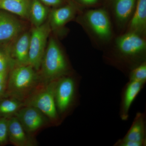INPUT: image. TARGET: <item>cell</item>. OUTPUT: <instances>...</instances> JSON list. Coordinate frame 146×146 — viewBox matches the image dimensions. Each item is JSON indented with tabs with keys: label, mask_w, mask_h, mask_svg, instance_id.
<instances>
[{
	"label": "cell",
	"mask_w": 146,
	"mask_h": 146,
	"mask_svg": "<svg viewBox=\"0 0 146 146\" xmlns=\"http://www.w3.org/2000/svg\"><path fill=\"white\" fill-rule=\"evenodd\" d=\"M29 134L33 133L46 125L50 120L39 109L24 106L14 115Z\"/></svg>",
	"instance_id": "cell-8"
},
{
	"label": "cell",
	"mask_w": 146,
	"mask_h": 146,
	"mask_svg": "<svg viewBox=\"0 0 146 146\" xmlns=\"http://www.w3.org/2000/svg\"><path fill=\"white\" fill-rule=\"evenodd\" d=\"M146 37L125 32L115 39L110 56L114 63L129 70L145 61Z\"/></svg>",
	"instance_id": "cell-1"
},
{
	"label": "cell",
	"mask_w": 146,
	"mask_h": 146,
	"mask_svg": "<svg viewBox=\"0 0 146 146\" xmlns=\"http://www.w3.org/2000/svg\"><path fill=\"white\" fill-rule=\"evenodd\" d=\"M16 66L9 51L0 48V72H9Z\"/></svg>",
	"instance_id": "cell-20"
},
{
	"label": "cell",
	"mask_w": 146,
	"mask_h": 146,
	"mask_svg": "<svg viewBox=\"0 0 146 146\" xmlns=\"http://www.w3.org/2000/svg\"><path fill=\"white\" fill-rule=\"evenodd\" d=\"M82 5L85 6H93L97 5L99 0H78Z\"/></svg>",
	"instance_id": "cell-24"
},
{
	"label": "cell",
	"mask_w": 146,
	"mask_h": 146,
	"mask_svg": "<svg viewBox=\"0 0 146 146\" xmlns=\"http://www.w3.org/2000/svg\"><path fill=\"white\" fill-rule=\"evenodd\" d=\"M126 30L146 37V0H137L135 10Z\"/></svg>",
	"instance_id": "cell-14"
},
{
	"label": "cell",
	"mask_w": 146,
	"mask_h": 146,
	"mask_svg": "<svg viewBox=\"0 0 146 146\" xmlns=\"http://www.w3.org/2000/svg\"><path fill=\"white\" fill-rule=\"evenodd\" d=\"M30 0H0V9L29 19Z\"/></svg>",
	"instance_id": "cell-17"
},
{
	"label": "cell",
	"mask_w": 146,
	"mask_h": 146,
	"mask_svg": "<svg viewBox=\"0 0 146 146\" xmlns=\"http://www.w3.org/2000/svg\"><path fill=\"white\" fill-rule=\"evenodd\" d=\"M52 30L48 22L34 27L30 33L29 65L39 70L44 56L47 41Z\"/></svg>",
	"instance_id": "cell-6"
},
{
	"label": "cell",
	"mask_w": 146,
	"mask_h": 146,
	"mask_svg": "<svg viewBox=\"0 0 146 146\" xmlns=\"http://www.w3.org/2000/svg\"><path fill=\"white\" fill-rule=\"evenodd\" d=\"M41 82L39 74L30 65L16 66L9 74L6 96L24 102Z\"/></svg>",
	"instance_id": "cell-4"
},
{
	"label": "cell",
	"mask_w": 146,
	"mask_h": 146,
	"mask_svg": "<svg viewBox=\"0 0 146 146\" xmlns=\"http://www.w3.org/2000/svg\"><path fill=\"white\" fill-rule=\"evenodd\" d=\"M77 83L75 79L70 74L56 81L54 98L59 115L66 113L74 104L76 98Z\"/></svg>",
	"instance_id": "cell-7"
},
{
	"label": "cell",
	"mask_w": 146,
	"mask_h": 146,
	"mask_svg": "<svg viewBox=\"0 0 146 146\" xmlns=\"http://www.w3.org/2000/svg\"><path fill=\"white\" fill-rule=\"evenodd\" d=\"M46 5L57 7L61 6L63 0H39Z\"/></svg>",
	"instance_id": "cell-23"
},
{
	"label": "cell",
	"mask_w": 146,
	"mask_h": 146,
	"mask_svg": "<svg viewBox=\"0 0 146 146\" xmlns=\"http://www.w3.org/2000/svg\"><path fill=\"white\" fill-rule=\"evenodd\" d=\"M8 97L0 100V117L9 118L13 117L24 106L23 102L12 97Z\"/></svg>",
	"instance_id": "cell-19"
},
{
	"label": "cell",
	"mask_w": 146,
	"mask_h": 146,
	"mask_svg": "<svg viewBox=\"0 0 146 146\" xmlns=\"http://www.w3.org/2000/svg\"><path fill=\"white\" fill-rule=\"evenodd\" d=\"M20 21L7 13L0 11V42L14 39L21 33Z\"/></svg>",
	"instance_id": "cell-15"
},
{
	"label": "cell",
	"mask_w": 146,
	"mask_h": 146,
	"mask_svg": "<svg viewBox=\"0 0 146 146\" xmlns=\"http://www.w3.org/2000/svg\"><path fill=\"white\" fill-rule=\"evenodd\" d=\"M7 84H0V100L6 96Z\"/></svg>",
	"instance_id": "cell-26"
},
{
	"label": "cell",
	"mask_w": 146,
	"mask_h": 146,
	"mask_svg": "<svg viewBox=\"0 0 146 146\" xmlns=\"http://www.w3.org/2000/svg\"><path fill=\"white\" fill-rule=\"evenodd\" d=\"M137 0H114L111 13L116 28L120 32L126 30L135 10Z\"/></svg>",
	"instance_id": "cell-10"
},
{
	"label": "cell",
	"mask_w": 146,
	"mask_h": 146,
	"mask_svg": "<svg viewBox=\"0 0 146 146\" xmlns=\"http://www.w3.org/2000/svg\"><path fill=\"white\" fill-rule=\"evenodd\" d=\"M146 144L145 115L138 112L125 136L117 142L115 146H144Z\"/></svg>",
	"instance_id": "cell-9"
},
{
	"label": "cell",
	"mask_w": 146,
	"mask_h": 146,
	"mask_svg": "<svg viewBox=\"0 0 146 146\" xmlns=\"http://www.w3.org/2000/svg\"><path fill=\"white\" fill-rule=\"evenodd\" d=\"M39 75L41 82L47 83L57 80L70 74L67 57L57 40H49L41 63Z\"/></svg>",
	"instance_id": "cell-3"
},
{
	"label": "cell",
	"mask_w": 146,
	"mask_h": 146,
	"mask_svg": "<svg viewBox=\"0 0 146 146\" xmlns=\"http://www.w3.org/2000/svg\"><path fill=\"white\" fill-rule=\"evenodd\" d=\"M145 84L140 82L130 81L123 90L120 108V115L121 119L126 121L129 118L130 107Z\"/></svg>",
	"instance_id": "cell-13"
},
{
	"label": "cell",
	"mask_w": 146,
	"mask_h": 146,
	"mask_svg": "<svg viewBox=\"0 0 146 146\" xmlns=\"http://www.w3.org/2000/svg\"><path fill=\"white\" fill-rule=\"evenodd\" d=\"M130 81L140 82L145 83L146 81V62H144L132 69L129 74Z\"/></svg>",
	"instance_id": "cell-21"
},
{
	"label": "cell",
	"mask_w": 146,
	"mask_h": 146,
	"mask_svg": "<svg viewBox=\"0 0 146 146\" xmlns=\"http://www.w3.org/2000/svg\"><path fill=\"white\" fill-rule=\"evenodd\" d=\"M48 15V8L39 0L31 1L29 19L35 27L39 26L44 24Z\"/></svg>",
	"instance_id": "cell-18"
},
{
	"label": "cell",
	"mask_w": 146,
	"mask_h": 146,
	"mask_svg": "<svg viewBox=\"0 0 146 146\" xmlns=\"http://www.w3.org/2000/svg\"><path fill=\"white\" fill-rule=\"evenodd\" d=\"M57 80L47 83L41 82L23 102L24 106L36 108L44 114L50 121L55 124L59 122V115L54 98Z\"/></svg>",
	"instance_id": "cell-5"
},
{
	"label": "cell",
	"mask_w": 146,
	"mask_h": 146,
	"mask_svg": "<svg viewBox=\"0 0 146 146\" xmlns=\"http://www.w3.org/2000/svg\"><path fill=\"white\" fill-rule=\"evenodd\" d=\"M26 131L15 116L8 118L9 141L15 146H35L36 141Z\"/></svg>",
	"instance_id": "cell-11"
},
{
	"label": "cell",
	"mask_w": 146,
	"mask_h": 146,
	"mask_svg": "<svg viewBox=\"0 0 146 146\" xmlns=\"http://www.w3.org/2000/svg\"><path fill=\"white\" fill-rule=\"evenodd\" d=\"M9 72H0V84H7Z\"/></svg>",
	"instance_id": "cell-25"
},
{
	"label": "cell",
	"mask_w": 146,
	"mask_h": 146,
	"mask_svg": "<svg viewBox=\"0 0 146 146\" xmlns=\"http://www.w3.org/2000/svg\"><path fill=\"white\" fill-rule=\"evenodd\" d=\"M76 9L71 5L56 7L49 14V24L52 31L57 32L62 29L69 22L75 18Z\"/></svg>",
	"instance_id": "cell-12"
},
{
	"label": "cell",
	"mask_w": 146,
	"mask_h": 146,
	"mask_svg": "<svg viewBox=\"0 0 146 146\" xmlns=\"http://www.w3.org/2000/svg\"><path fill=\"white\" fill-rule=\"evenodd\" d=\"M8 141V118L0 117V146L4 145Z\"/></svg>",
	"instance_id": "cell-22"
},
{
	"label": "cell",
	"mask_w": 146,
	"mask_h": 146,
	"mask_svg": "<svg viewBox=\"0 0 146 146\" xmlns=\"http://www.w3.org/2000/svg\"><path fill=\"white\" fill-rule=\"evenodd\" d=\"M76 21L98 46H106L112 42L113 25L109 12L105 9H92L82 11L78 13Z\"/></svg>",
	"instance_id": "cell-2"
},
{
	"label": "cell",
	"mask_w": 146,
	"mask_h": 146,
	"mask_svg": "<svg viewBox=\"0 0 146 146\" xmlns=\"http://www.w3.org/2000/svg\"><path fill=\"white\" fill-rule=\"evenodd\" d=\"M30 34L25 33L18 37L9 53L16 66L29 65Z\"/></svg>",
	"instance_id": "cell-16"
}]
</instances>
